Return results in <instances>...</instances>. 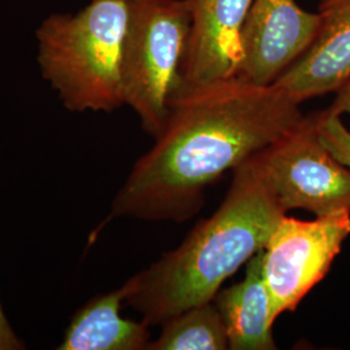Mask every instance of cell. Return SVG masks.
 <instances>
[{
  "label": "cell",
  "instance_id": "cell-1",
  "mask_svg": "<svg viewBox=\"0 0 350 350\" xmlns=\"http://www.w3.org/2000/svg\"><path fill=\"white\" fill-rule=\"evenodd\" d=\"M300 103L241 78L182 88L154 146L134 165L108 218L185 222L205 189L302 120Z\"/></svg>",
  "mask_w": 350,
  "mask_h": 350
},
{
  "label": "cell",
  "instance_id": "cell-2",
  "mask_svg": "<svg viewBox=\"0 0 350 350\" xmlns=\"http://www.w3.org/2000/svg\"><path fill=\"white\" fill-rule=\"evenodd\" d=\"M284 214L257 152L234 169L225 199L209 218L126 282V304L150 327L213 301L226 280L263 250Z\"/></svg>",
  "mask_w": 350,
  "mask_h": 350
},
{
  "label": "cell",
  "instance_id": "cell-3",
  "mask_svg": "<svg viewBox=\"0 0 350 350\" xmlns=\"http://www.w3.org/2000/svg\"><path fill=\"white\" fill-rule=\"evenodd\" d=\"M127 0H92L52 14L37 30L40 75L72 112H113L124 103Z\"/></svg>",
  "mask_w": 350,
  "mask_h": 350
},
{
  "label": "cell",
  "instance_id": "cell-4",
  "mask_svg": "<svg viewBox=\"0 0 350 350\" xmlns=\"http://www.w3.org/2000/svg\"><path fill=\"white\" fill-rule=\"evenodd\" d=\"M124 103L153 138L163 130L180 88V68L191 25L189 0H127Z\"/></svg>",
  "mask_w": 350,
  "mask_h": 350
},
{
  "label": "cell",
  "instance_id": "cell-5",
  "mask_svg": "<svg viewBox=\"0 0 350 350\" xmlns=\"http://www.w3.org/2000/svg\"><path fill=\"white\" fill-rule=\"evenodd\" d=\"M258 157L269 187L284 212L304 209L315 217L350 212V169L323 148L312 114L260 150Z\"/></svg>",
  "mask_w": 350,
  "mask_h": 350
},
{
  "label": "cell",
  "instance_id": "cell-6",
  "mask_svg": "<svg viewBox=\"0 0 350 350\" xmlns=\"http://www.w3.org/2000/svg\"><path fill=\"white\" fill-rule=\"evenodd\" d=\"M350 237V212L302 221L282 217L262 250L263 278L274 317L295 312L325 279L342 244Z\"/></svg>",
  "mask_w": 350,
  "mask_h": 350
},
{
  "label": "cell",
  "instance_id": "cell-7",
  "mask_svg": "<svg viewBox=\"0 0 350 350\" xmlns=\"http://www.w3.org/2000/svg\"><path fill=\"white\" fill-rule=\"evenodd\" d=\"M191 25L180 88L238 78L245 59V27L253 0H189Z\"/></svg>",
  "mask_w": 350,
  "mask_h": 350
},
{
  "label": "cell",
  "instance_id": "cell-8",
  "mask_svg": "<svg viewBox=\"0 0 350 350\" xmlns=\"http://www.w3.org/2000/svg\"><path fill=\"white\" fill-rule=\"evenodd\" d=\"M319 14L295 0H253L245 27V59L238 78L271 85L309 49Z\"/></svg>",
  "mask_w": 350,
  "mask_h": 350
},
{
  "label": "cell",
  "instance_id": "cell-9",
  "mask_svg": "<svg viewBox=\"0 0 350 350\" xmlns=\"http://www.w3.org/2000/svg\"><path fill=\"white\" fill-rule=\"evenodd\" d=\"M309 49L274 85L297 103L336 92L350 79V0H323Z\"/></svg>",
  "mask_w": 350,
  "mask_h": 350
},
{
  "label": "cell",
  "instance_id": "cell-10",
  "mask_svg": "<svg viewBox=\"0 0 350 350\" xmlns=\"http://www.w3.org/2000/svg\"><path fill=\"white\" fill-rule=\"evenodd\" d=\"M262 250L252 257L244 279L219 289L213 302L225 323L230 349H276L273 302L263 278Z\"/></svg>",
  "mask_w": 350,
  "mask_h": 350
},
{
  "label": "cell",
  "instance_id": "cell-11",
  "mask_svg": "<svg viewBox=\"0 0 350 350\" xmlns=\"http://www.w3.org/2000/svg\"><path fill=\"white\" fill-rule=\"evenodd\" d=\"M129 286L88 301L73 315L59 350H144L150 342V325L121 315Z\"/></svg>",
  "mask_w": 350,
  "mask_h": 350
},
{
  "label": "cell",
  "instance_id": "cell-12",
  "mask_svg": "<svg viewBox=\"0 0 350 350\" xmlns=\"http://www.w3.org/2000/svg\"><path fill=\"white\" fill-rule=\"evenodd\" d=\"M161 327L148 350L230 349L224 319L213 301L176 314Z\"/></svg>",
  "mask_w": 350,
  "mask_h": 350
},
{
  "label": "cell",
  "instance_id": "cell-13",
  "mask_svg": "<svg viewBox=\"0 0 350 350\" xmlns=\"http://www.w3.org/2000/svg\"><path fill=\"white\" fill-rule=\"evenodd\" d=\"M314 129L321 144L338 163L350 169V131L340 120V114L329 108L314 113Z\"/></svg>",
  "mask_w": 350,
  "mask_h": 350
},
{
  "label": "cell",
  "instance_id": "cell-14",
  "mask_svg": "<svg viewBox=\"0 0 350 350\" xmlns=\"http://www.w3.org/2000/svg\"><path fill=\"white\" fill-rule=\"evenodd\" d=\"M25 344L13 331L0 302V350H23Z\"/></svg>",
  "mask_w": 350,
  "mask_h": 350
},
{
  "label": "cell",
  "instance_id": "cell-15",
  "mask_svg": "<svg viewBox=\"0 0 350 350\" xmlns=\"http://www.w3.org/2000/svg\"><path fill=\"white\" fill-rule=\"evenodd\" d=\"M329 109L340 116L344 113L350 114V79L336 91V98Z\"/></svg>",
  "mask_w": 350,
  "mask_h": 350
}]
</instances>
